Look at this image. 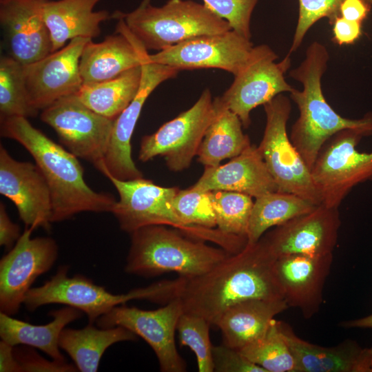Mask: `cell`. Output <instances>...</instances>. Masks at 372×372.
Instances as JSON below:
<instances>
[{"label": "cell", "mask_w": 372, "mask_h": 372, "mask_svg": "<svg viewBox=\"0 0 372 372\" xmlns=\"http://www.w3.org/2000/svg\"><path fill=\"white\" fill-rule=\"evenodd\" d=\"M355 372H372V347L362 349Z\"/></svg>", "instance_id": "cell-45"}, {"label": "cell", "mask_w": 372, "mask_h": 372, "mask_svg": "<svg viewBox=\"0 0 372 372\" xmlns=\"http://www.w3.org/2000/svg\"><path fill=\"white\" fill-rule=\"evenodd\" d=\"M210 325L204 318L185 312H183L177 323L180 345L188 347L194 353L199 372L214 371Z\"/></svg>", "instance_id": "cell-35"}, {"label": "cell", "mask_w": 372, "mask_h": 372, "mask_svg": "<svg viewBox=\"0 0 372 372\" xmlns=\"http://www.w3.org/2000/svg\"><path fill=\"white\" fill-rule=\"evenodd\" d=\"M45 1H0V22L9 56L23 65L52 52L50 34L43 15Z\"/></svg>", "instance_id": "cell-20"}, {"label": "cell", "mask_w": 372, "mask_h": 372, "mask_svg": "<svg viewBox=\"0 0 372 372\" xmlns=\"http://www.w3.org/2000/svg\"><path fill=\"white\" fill-rule=\"evenodd\" d=\"M340 326L344 328L372 329V313L362 318L343 321Z\"/></svg>", "instance_id": "cell-46"}, {"label": "cell", "mask_w": 372, "mask_h": 372, "mask_svg": "<svg viewBox=\"0 0 372 372\" xmlns=\"http://www.w3.org/2000/svg\"><path fill=\"white\" fill-rule=\"evenodd\" d=\"M329 60L327 48L313 41L307 48L302 62L289 72V76L302 85L301 90L294 88L289 93L300 112L289 138L311 171L323 145L338 132L363 129L372 133V112L358 119L344 118L327 101L322 90V77Z\"/></svg>", "instance_id": "cell-3"}, {"label": "cell", "mask_w": 372, "mask_h": 372, "mask_svg": "<svg viewBox=\"0 0 372 372\" xmlns=\"http://www.w3.org/2000/svg\"><path fill=\"white\" fill-rule=\"evenodd\" d=\"M82 311L65 306L52 311V320L43 325L32 324L0 313V336L12 346L27 345L39 349L52 360L66 362L59 344L60 335L65 327L82 316Z\"/></svg>", "instance_id": "cell-26"}, {"label": "cell", "mask_w": 372, "mask_h": 372, "mask_svg": "<svg viewBox=\"0 0 372 372\" xmlns=\"http://www.w3.org/2000/svg\"><path fill=\"white\" fill-rule=\"evenodd\" d=\"M100 1H45L43 15L50 34L52 52L74 38L92 39L100 34V24L110 17L106 10L94 11Z\"/></svg>", "instance_id": "cell-24"}, {"label": "cell", "mask_w": 372, "mask_h": 372, "mask_svg": "<svg viewBox=\"0 0 372 372\" xmlns=\"http://www.w3.org/2000/svg\"><path fill=\"white\" fill-rule=\"evenodd\" d=\"M0 193L15 205L25 227L48 230L52 223L49 186L37 164L18 161L0 146Z\"/></svg>", "instance_id": "cell-19"}, {"label": "cell", "mask_w": 372, "mask_h": 372, "mask_svg": "<svg viewBox=\"0 0 372 372\" xmlns=\"http://www.w3.org/2000/svg\"><path fill=\"white\" fill-rule=\"evenodd\" d=\"M216 227L230 236L247 239L249 218L254 202L252 197L229 191H212Z\"/></svg>", "instance_id": "cell-34"}, {"label": "cell", "mask_w": 372, "mask_h": 372, "mask_svg": "<svg viewBox=\"0 0 372 372\" xmlns=\"http://www.w3.org/2000/svg\"><path fill=\"white\" fill-rule=\"evenodd\" d=\"M372 8L369 0H344L340 8L341 17L362 23L368 17Z\"/></svg>", "instance_id": "cell-43"}, {"label": "cell", "mask_w": 372, "mask_h": 372, "mask_svg": "<svg viewBox=\"0 0 372 372\" xmlns=\"http://www.w3.org/2000/svg\"><path fill=\"white\" fill-rule=\"evenodd\" d=\"M39 110L30 103L23 77V64L10 56L0 59V118L33 117Z\"/></svg>", "instance_id": "cell-33"}, {"label": "cell", "mask_w": 372, "mask_h": 372, "mask_svg": "<svg viewBox=\"0 0 372 372\" xmlns=\"http://www.w3.org/2000/svg\"><path fill=\"white\" fill-rule=\"evenodd\" d=\"M214 99L217 112L197 153L198 161L205 167H217L223 160L239 155L251 145L249 136L243 133L238 115L227 109L219 96Z\"/></svg>", "instance_id": "cell-29"}, {"label": "cell", "mask_w": 372, "mask_h": 372, "mask_svg": "<svg viewBox=\"0 0 372 372\" xmlns=\"http://www.w3.org/2000/svg\"><path fill=\"white\" fill-rule=\"evenodd\" d=\"M332 262L333 254H293L276 258L274 269L284 299L289 307L298 308L306 319L319 311Z\"/></svg>", "instance_id": "cell-21"}, {"label": "cell", "mask_w": 372, "mask_h": 372, "mask_svg": "<svg viewBox=\"0 0 372 372\" xmlns=\"http://www.w3.org/2000/svg\"><path fill=\"white\" fill-rule=\"evenodd\" d=\"M253 48L251 39L229 30L187 39L147 57L179 71L216 68L236 76L247 63Z\"/></svg>", "instance_id": "cell-16"}, {"label": "cell", "mask_w": 372, "mask_h": 372, "mask_svg": "<svg viewBox=\"0 0 372 372\" xmlns=\"http://www.w3.org/2000/svg\"><path fill=\"white\" fill-rule=\"evenodd\" d=\"M19 225L14 223L8 214L4 204L0 203V245L9 250L21 236Z\"/></svg>", "instance_id": "cell-42"}, {"label": "cell", "mask_w": 372, "mask_h": 372, "mask_svg": "<svg viewBox=\"0 0 372 372\" xmlns=\"http://www.w3.org/2000/svg\"><path fill=\"white\" fill-rule=\"evenodd\" d=\"M136 340L137 335L125 327L101 328L89 323L80 329L64 328L59 344L72 358L78 371L95 372L103 353L111 345Z\"/></svg>", "instance_id": "cell-28"}, {"label": "cell", "mask_w": 372, "mask_h": 372, "mask_svg": "<svg viewBox=\"0 0 372 372\" xmlns=\"http://www.w3.org/2000/svg\"><path fill=\"white\" fill-rule=\"evenodd\" d=\"M118 13L147 50L161 51L196 37L232 30L204 3L192 0H169L160 7L148 4Z\"/></svg>", "instance_id": "cell-7"}, {"label": "cell", "mask_w": 372, "mask_h": 372, "mask_svg": "<svg viewBox=\"0 0 372 372\" xmlns=\"http://www.w3.org/2000/svg\"><path fill=\"white\" fill-rule=\"evenodd\" d=\"M68 266H61L50 280L32 287L23 300L27 309L33 311L45 304H62L81 311L87 315L89 323L93 324L115 307L132 300L167 303L178 297L182 285V279L178 277L134 289L126 293L114 294L82 275L68 276Z\"/></svg>", "instance_id": "cell-6"}, {"label": "cell", "mask_w": 372, "mask_h": 372, "mask_svg": "<svg viewBox=\"0 0 372 372\" xmlns=\"http://www.w3.org/2000/svg\"><path fill=\"white\" fill-rule=\"evenodd\" d=\"M275 260L261 238L228 255L203 274L182 277L178 298L183 312L201 316L216 325L224 312L237 303L251 299H284Z\"/></svg>", "instance_id": "cell-1"}, {"label": "cell", "mask_w": 372, "mask_h": 372, "mask_svg": "<svg viewBox=\"0 0 372 372\" xmlns=\"http://www.w3.org/2000/svg\"><path fill=\"white\" fill-rule=\"evenodd\" d=\"M14 353L22 372H74L78 369L67 362L49 360L43 358L34 347L27 345L14 346Z\"/></svg>", "instance_id": "cell-39"}, {"label": "cell", "mask_w": 372, "mask_h": 372, "mask_svg": "<svg viewBox=\"0 0 372 372\" xmlns=\"http://www.w3.org/2000/svg\"><path fill=\"white\" fill-rule=\"evenodd\" d=\"M263 106L266 125L258 147L278 191L320 205L322 198L311 171L287 134V125L291 110L289 99L280 94Z\"/></svg>", "instance_id": "cell-8"}, {"label": "cell", "mask_w": 372, "mask_h": 372, "mask_svg": "<svg viewBox=\"0 0 372 372\" xmlns=\"http://www.w3.org/2000/svg\"><path fill=\"white\" fill-rule=\"evenodd\" d=\"M33 231L25 227L0 260V311L9 316L18 313L35 280L48 271L58 258L56 242L50 237L32 238Z\"/></svg>", "instance_id": "cell-15"}, {"label": "cell", "mask_w": 372, "mask_h": 372, "mask_svg": "<svg viewBox=\"0 0 372 372\" xmlns=\"http://www.w3.org/2000/svg\"><path fill=\"white\" fill-rule=\"evenodd\" d=\"M280 326L296 361L297 372H355L363 349L355 341L347 340L337 346L325 347L299 338L283 322L280 321Z\"/></svg>", "instance_id": "cell-27"}, {"label": "cell", "mask_w": 372, "mask_h": 372, "mask_svg": "<svg viewBox=\"0 0 372 372\" xmlns=\"http://www.w3.org/2000/svg\"><path fill=\"white\" fill-rule=\"evenodd\" d=\"M40 118L68 151L103 173L115 119L94 112L76 94L58 99L42 110Z\"/></svg>", "instance_id": "cell-10"}, {"label": "cell", "mask_w": 372, "mask_h": 372, "mask_svg": "<svg viewBox=\"0 0 372 372\" xmlns=\"http://www.w3.org/2000/svg\"><path fill=\"white\" fill-rule=\"evenodd\" d=\"M340 225L338 207L321 203L261 238L276 258L293 254L324 256L333 253Z\"/></svg>", "instance_id": "cell-18"}, {"label": "cell", "mask_w": 372, "mask_h": 372, "mask_svg": "<svg viewBox=\"0 0 372 372\" xmlns=\"http://www.w3.org/2000/svg\"><path fill=\"white\" fill-rule=\"evenodd\" d=\"M194 187L207 192L229 191L256 198L278 188L258 147L251 145L223 165L205 167Z\"/></svg>", "instance_id": "cell-22"}, {"label": "cell", "mask_w": 372, "mask_h": 372, "mask_svg": "<svg viewBox=\"0 0 372 372\" xmlns=\"http://www.w3.org/2000/svg\"><path fill=\"white\" fill-rule=\"evenodd\" d=\"M289 307L285 299H251L230 307L216 324L223 344L240 350L262 336L274 317Z\"/></svg>", "instance_id": "cell-25"}, {"label": "cell", "mask_w": 372, "mask_h": 372, "mask_svg": "<svg viewBox=\"0 0 372 372\" xmlns=\"http://www.w3.org/2000/svg\"><path fill=\"white\" fill-rule=\"evenodd\" d=\"M216 112L215 99L210 90L205 89L189 109L141 138L139 161L146 162L161 156L172 171L188 168Z\"/></svg>", "instance_id": "cell-11"}, {"label": "cell", "mask_w": 372, "mask_h": 372, "mask_svg": "<svg viewBox=\"0 0 372 372\" xmlns=\"http://www.w3.org/2000/svg\"><path fill=\"white\" fill-rule=\"evenodd\" d=\"M290 55L288 53L276 62L278 56L269 45L254 46L245 65L219 96L224 105L238 115L243 127L247 128L251 123V110L294 89L285 76L291 66Z\"/></svg>", "instance_id": "cell-12"}, {"label": "cell", "mask_w": 372, "mask_h": 372, "mask_svg": "<svg viewBox=\"0 0 372 372\" xmlns=\"http://www.w3.org/2000/svg\"><path fill=\"white\" fill-rule=\"evenodd\" d=\"M173 209L185 224L207 228L216 227L211 192L190 187L180 189L172 202Z\"/></svg>", "instance_id": "cell-36"}, {"label": "cell", "mask_w": 372, "mask_h": 372, "mask_svg": "<svg viewBox=\"0 0 372 372\" xmlns=\"http://www.w3.org/2000/svg\"><path fill=\"white\" fill-rule=\"evenodd\" d=\"M3 1V0H0V1Z\"/></svg>", "instance_id": "cell-47"}, {"label": "cell", "mask_w": 372, "mask_h": 372, "mask_svg": "<svg viewBox=\"0 0 372 372\" xmlns=\"http://www.w3.org/2000/svg\"><path fill=\"white\" fill-rule=\"evenodd\" d=\"M183 312L178 298L154 310L121 304L99 318V327L121 326L142 338L153 349L163 372H183L186 363L175 342V331Z\"/></svg>", "instance_id": "cell-13"}, {"label": "cell", "mask_w": 372, "mask_h": 372, "mask_svg": "<svg viewBox=\"0 0 372 372\" xmlns=\"http://www.w3.org/2000/svg\"><path fill=\"white\" fill-rule=\"evenodd\" d=\"M141 61V81L138 93L114 120L104 161L103 174L119 180L143 178L132 157L131 139L143 106L152 92L163 82L174 78L179 70L148 59L147 50L136 41Z\"/></svg>", "instance_id": "cell-14"}, {"label": "cell", "mask_w": 372, "mask_h": 372, "mask_svg": "<svg viewBox=\"0 0 372 372\" xmlns=\"http://www.w3.org/2000/svg\"><path fill=\"white\" fill-rule=\"evenodd\" d=\"M212 358L214 371L266 372L264 369L245 358L239 350L224 344L213 346Z\"/></svg>", "instance_id": "cell-40"}, {"label": "cell", "mask_w": 372, "mask_h": 372, "mask_svg": "<svg viewBox=\"0 0 372 372\" xmlns=\"http://www.w3.org/2000/svg\"><path fill=\"white\" fill-rule=\"evenodd\" d=\"M317 205L293 194L279 191L256 198L247 231V243L258 242L269 228L307 214Z\"/></svg>", "instance_id": "cell-31"}, {"label": "cell", "mask_w": 372, "mask_h": 372, "mask_svg": "<svg viewBox=\"0 0 372 372\" xmlns=\"http://www.w3.org/2000/svg\"><path fill=\"white\" fill-rule=\"evenodd\" d=\"M91 39L74 38L61 49L23 65L26 90L35 109L43 110L63 96L78 93L83 85L80 57Z\"/></svg>", "instance_id": "cell-17"}, {"label": "cell", "mask_w": 372, "mask_h": 372, "mask_svg": "<svg viewBox=\"0 0 372 372\" xmlns=\"http://www.w3.org/2000/svg\"><path fill=\"white\" fill-rule=\"evenodd\" d=\"M0 371L22 372L14 353V346L2 340L0 342Z\"/></svg>", "instance_id": "cell-44"}, {"label": "cell", "mask_w": 372, "mask_h": 372, "mask_svg": "<svg viewBox=\"0 0 372 372\" xmlns=\"http://www.w3.org/2000/svg\"><path fill=\"white\" fill-rule=\"evenodd\" d=\"M1 136L23 145L41 169L50 190L52 223L83 211H112L115 198L91 189L79 158L35 128L27 118H1Z\"/></svg>", "instance_id": "cell-2"}, {"label": "cell", "mask_w": 372, "mask_h": 372, "mask_svg": "<svg viewBox=\"0 0 372 372\" xmlns=\"http://www.w3.org/2000/svg\"><path fill=\"white\" fill-rule=\"evenodd\" d=\"M371 135L363 129H344L323 145L311 169L323 204L339 207L355 186L372 180V151L356 149L363 137Z\"/></svg>", "instance_id": "cell-9"}, {"label": "cell", "mask_w": 372, "mask_h": 372, "mask_svg": "<svg viewBox=\"0 0 372 372\" xmlns=\"http://www.w3.org/2000/svg\"><path fill=\"white\" fill-rule=\"evenodd\" d=\"M125 271L141 276L176 272L181 277L203 274L231 254L192 240L165 225H149L131 233Z\"/></svg>", "instance_id": "cell-4"}, {"label": "cell", "mask_w": 372, "mask_h": 372, "mask_svg": "<svg viewBox=\"0 0 372 372\" xmlns=\"http://www.w3.org/2000/svg\"><path fill=\"white\" fill-rule=\"evenodd\" d=\"M107 178L119 196L111 212L123 231L131 234L149 225L170 226L194 239L214 242L229 253L240 248L241 240L237 236L224 234L217 228L183 223L172 206L178 187H161L143 178L128 180Z\"/></svg>", "instance_id": "cell-5"}, {"label": "cell", "mask_w": 372, "mask_h": 372, "mask_svg": "<svg viewBox=\"0 0 372 372\" xmlns=\"http://www.w3.org/2000/svg\"><path fill=\"white\" fill-rule=\"evenodd\" d=\"M372 1V0H369ZM344 0H298V18L289 53L296 51L309 29L319 20L327 18L330 25L340 17Z\"/></svg>", "instance_id": "cell-37"}, {"label": "cell", "mask_w": 372, "mask_h": 372, "mask_svg": "<svg viewBox=\"0 0 372 372\" xmlns=\"http://www.w3.org/2000/svg\"><path fill=\"white\" fill-rule=\"evenodd\" d=\"M362 23L347 19L341 16L335 19L333 26V41L339 45L354 43L362 35Z\"/></svg>", "instance_id": "cell-41"}, {"label": "cell", "mask_w": 372, "mask_h": 372, "mask_svg": "<svg viewBox=\"0 0 372 372\" xmlns=\"http://www.w3.org/2000/svg\"><path fill=\"white\" fill-rule=\"evenodd\" d=\"M116 34L99 43L90 40L84 46L79 61L83 84L114 79L141 65L137 47L123 17L116 12Z\"/></svg>", "instance_id": "cell-23"}, {"label": "cell", "mask_w": 372, "mask_h": 372, "mask_svg": "<svg viewBox=\"0 0 372 372\" xmlns=\"http://www.w3.org/2000/svg\"><path fill=\"white\" fill-rule=\"evenodd\" d=\"M239 351L266 372H297L296 361L281 331L280 321L275 319L262 336Z\"/></svg>", "instance_id": "cell-32"}, {"label": "cell", "mask_w": 372, "mask_h": 372, "mask_svg": "<svg viewBox=\"0 0 372 372\" xmlns=\"http://www.w3.org/2000/svg\"><path fill=\"white\" fill-rule=\"evenodd\" d=\"M151 0H142L139 6L150 4ZM217 15L226 20L235 30L251 39L250 22L253 11L259 0H202Z\"/></svg>", "instance_id": "cell-38"}, {"label": "cell", "mask_w": 372, "mask_h": 372, "mask_svg": "<svg viewBox=\"0 0 372 372\" xmlns=\"http://www.w3.org/2000/svg\"><path fill=\"white\" fill-rule=\"evenodd\" d=\"M141 81V65L107 81L83 84L76 94L94 112L116 119L138 93Z\"/></svg>", "instance_id": "cell-30"}]
</instances>
